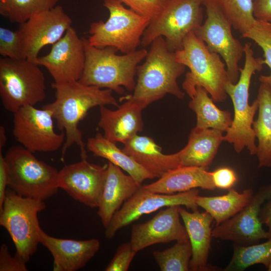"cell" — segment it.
<instances>
[{"instance_id": "6da1fadb", "label": "cell", "mask_w": 271, "mask_h": 271, "mask_svg": "<svg viewBox=\"0 0 271 271\" xmlns=\"http://www.w3.org/2000/svg\"><path fill=\"white\" fill-rule=\"evenodd\" d=\"M52 87L55 91V100L42 108L51 112L58 128L65 133L62 157L68 149L76 144L80 148L81 159H87L86 144L78 127L79 123L93 107L108 105L117 107L119 105L113 95V91L86 85L76 80L54 82Z\"/></svg>"}, {"instance_id": "7a4b0ae2", "label": "cell", "mask_w": 271, "mask_h": 271, "mask_svg": "<svg viewBox=\"0 0 271 271\" xmlns=\"http://www.w3.org/2000/svg\"><path fill=\"white\" fill-rule=\"evenodd\" d=\"M145 59L137 67L133 93L125 98L137 102L144 108L167 94L183 99L185 93L180 88L177 79L186 66L176 60L175 52L168 49L164 37L160 36L152 42Z\"/></svg>"}, {"instance_id": "3957f363", "label": "cell", "mask_w": 271, "mask_h": 271, "mask_svg": "<svg viewBox=\"0 0 271 271\" xmlns=\"http://www.w3.org/2000/svg\"><path fill=\"white\" fill-rule=\"evenodd\" d=\"M85 63L80 83L102 89H108L121 95L124 87L133 91L137 69L146 57L148 51L140 50L119 55L113 47L98 48L91 45L87 39L83 38Z\"/></svg>"}, {"instance_id": "277c9868", "label": "cell", "mask_w": 271, "mask_h": 271, "mask_svg": "<svg viewBox=\"0 0 271 271\" xmlns=\"http://www.w3.org/2000/svg\"><path fill=\"white\" fill-rule=\"evenodd\" d=\"M176 60L190 71L186 74L182 88L191 98L197 86H202L214 102L224 101L225 87L229 79L226 65L220 55L210 52L193 32L185 38L182 48L175 52Z\"/></svg>"}, {"instance_id": "5b68a950", "label": "cell", "mask_w": 271, "mask_h": 271, "mask_svg": "<svg viewBox=\"0 0 271 271\" xmlns=\"http://www.w3.org/2000/svg\"><path fill=\"white\" fill-rule=\"evenodd\" d=\"M244 64L242 68L239 69L238 81L235 84L229 81L225 87L226 93L232 101L234 116L231 126L223 137V141L232 144L237 153L246 148L250 155H255L257 146L252 123L258 108V102L256 99L249 105V90L252 75L256 71L262 69L264 62L263 59L254 57L249 43L244 46Z\"/></svg>"}, {"instance_id": "8992f818", "label": "cell", "mask_w": 271, "mask_h": 271, "mask_svg": "<svg viewBox=\"0 0 271 271\" xmlns=\"http://www.w3.org/2000/svg\"><path fill=\"white\" fill-rule=\"evenodd\" d=\"M109 18L90 24L89 43L94 47H113L123 54L137 50L151 19L126 8L118 0H104Z\"/></svg>"}, {"instance_id": "52a82bcc", "label": "cell", "mask_w": 271, "mask_h": 271, "mask_svg": "<svg viewBox=\"0 0 271 271\" xmlns=\"http://www.w3.org/2000/svg\"><path fill=\"white\" fill-rule=\"evenodd\" d=\"M4 157L8 186L17 194L44 201L57 192L59 171L55 167L38 160L22 146L10 148Z\"/></svg>"}, {"instance_id": "ba28073f", "label": "cell", "mask_w": 271, "mask_h": 271, "mask_svg": "<svg viewBox=\"0 0 271 271\" xmlns=\"http://www.w3.org/2000/svg\"><path fill=\"white\" fill-rule=\"evenodd\" d=\"M36 63L27 59H0V97L5 109L15 113L46 97L45 78Z\"/></svg>"}, {"instance_id": "9c48e42d", "label": "cell", "mask_w": 271, "mask_h": 271, "mask_svg": "<svg viewBox=\"0 0 271 271\" xmlns=\"http://www.w3.org/2000/svg\"><path fill=\"white\" fill-rule=\"evenodd\" d=\"M44 201L21 196L7 189L2 209L0 225L9 233L16 253L27 262L37 250L41 227L38 218L44 210Z\"/></svg>"}, {"instance_id": "30bf717a", "label": "cell", "mask_w": 271, "mask_h": 271, "mask_svg": "<svg viewBox=\"0 0 271 271\" xmlns=\"http://www.w3.org/2000/svg\"><path fill=\"white\" fill-rule=\"evenodd\" d=\"M205 0H170L160 14L151 20L141 41L145 48L157 38H164L172 52L181 50L186 36L203 23Z\"/></svg>"}, {"instance_id": "8fae6325", "label": "cell", "mask_w": 271, "mask_h": 271, "mask_svg": "<svg viewBox=\"0 0 271 271\" xmlns=\"http://www.w3.org/2000/svg\"><path fill=\"white\" fill-rule=\"evenodd\" d=\"M207 18L194 31L209 50L219 54L226 66L229 81L235 84L239 77L238 63L244 54V46L232 35V26L213 0H205Z\"/></svg>"}, {"instance_id": "7c38bea8", "label": "cell", "mask_w": 271, "mask_h": 271, "mask_svg": "<svg viewBox=\"0 0 271 271\" xmlns=\"http://www.w3.org/2000/svg\"><path fill=\"white\" fill-rule=\"evenodd\" d=\"M13 114V136L27 150L34 154L50 153L63 146L65 133L55 131L49 110L29 105Z\"/></svg>"}, {"instance_id": "4fadbf2b", "label": "cell", "mask_w": 271, "mask_h": 271, "mask_svg": "<svg viewBox=\"0 0 271 271\" xmlns=\"http://www.w3.org/2000/svg\"><path fill=\"white\" fill-rule=\"evenodd\" d=\"M199 194L197 188L176 194L154 193L141 187L114 214L105 228V237L112 238L116 232L140 218L144 214L155 212L164 207L185 206L192 211L198 210L196 198Z\"/></svg>"}, {"instance_id": "5bb4252c", "label": "cell", "mask_w": 271, "mask_h": 271, "mask_svg": "<svg viewBox=\"0 0 271 271\" xmlns=\"http://www.w3.org/2000/svg\"><path fill=\"white\" fill-rule=\"evenodd\" d=\"M72 23L63 8L57 5L20 24L18 30L22 40V58L36 63L41 50L60 39Z\"/></svg>"}, {"instance_id": "9a60e30c", "label": "cell", "mask_w": 271, "mask_h": 271, "mask_svg": "<svg viewBox=\"0 0 271 271\" xmlns=\"http://www.w3.org/2000/svg\"><path fill=\"white\" fill-rule=\"evenodd\" d=\"M271 198V183L254 193L249 203L232 217L216 226L212 236L234 243L249 245L258 243L271 234L262 227L259 215L263 204Z\"/></svg>"}, {"instance_id": "2e32d148", "label": "cell", "mask_w": 271, "mask_h": 271, "mask_svg": "<svg viewBox=\"0 0 271 271\" xmlns=\"http://www.w3.org/2000/svg\"><path fill=\"white\" fill-rule=\"evenodd\" d=\"M36 63L47 69L54 82L78 81L85 63L83 39L71 27L52 45L49 53L38 57Z\"/></svg>"}, {"instance_id": "e0dca14e", "label": "cell", "mask_w": 271, "mask_h": 271, "mask_svg": "<svg viewBox=\"0 0 271 271\" xmlns=\"http://www.w3.org/2000/svg\"><path fill=\"white\" fill-rule=\"evenodd\" d=\"M107 164L100 166L87 159L66 165L58 175V186L69 195L91 208L98 207L107 174Z\"/></svg>"}, {"instance_id": "ac0fdd59", "label": "cell", "mask_w": 271, "mask_h": 271, "mask_svg": "<svg viewBox=\"0 0 271 271\" xmlns=\"http://www.w3.org/2000/svg\"><path fill=\"white\" fill-rule=\"evenodd\" d=\"M179 206L161 210L150 220L133 224L130 243L137 252L157 243L189 239L184 225L180 219Z\"/></svg>"}, {"instance_id": "d6986e66", "label": "cell", "mask_w": 271, "mask_h": 271, "mask_svg": "<svg viewBox=\"0 0 271 271\" xmlns=\"http://www.w3.org/2000/svg\"><path fill=\"white\" fill-rule=\"evenodd\" d=\"M39 243L52 254L54 271H76L84 267L99 250L100 241L95 238L78 240L50 236L41 228Z\"/></svg>"}, {"instance_id": "ffe728a7", "label": "cell", "mask_w": 271, "mask_h": 271, "mask_svg": "<svg viewBox=\"0 0 271 271\" xmlns=\"http://www.w3.org/2000/svg\"><path fill=\"white\" fill-rule=\"evenodd\" d=\"M115 110L106 106L99 108L98 126L103 131L108 140L123 144L137 135L144 128L142 115L144 108L137 102L129 98Z\"/></svg>"}, {"instance_id": "44dd1931", "label": "cell", "mask_w": 271, "mask_h": 271, "mask_svg": "<svg viewBox=\"0 0 271 271\" xmlns=\"http://www.w3.org/2000/svg\"><path fill=\"white\" fill-rule=\"evenodd\" d=\"M131 176L108 162L105 181L100 196L97 214L106 228L114 214L141 187Z\"/></svg>"}, {"instance_id": "7402d4cb", "label": "cell", "mask_w": 271, "mask_h": 271, "mask_svg": "<svg viewBox=\"0 0 271 271\" xmlns=\"http://www.w3.org/2000/svg\"><path fill=\"white\" fill-rule=\"evenodd\" d=\"M179 213L186 228L192 247L190 268L192 271L215 270L217 267L208 263L213 218L207 212L198 210L190 212L179 206Z\"/></svg>"}, {"instance_id": "603a6c76", "label": "cell", "mask_w": 271, "mask_h": 271, "mask_svg": "<svg viewBox=\"0 0 271 271\" xmlns=\"http://www.w3.org/2000/svg\"><path fill=\"white\" fill-rule=\"evenodd\" d=\"M123 145L122 150L154 178H160L180 167L178 152L163 154L161 147L149 137L137 134Z\"/></svg>"}, {"instance_id": "cb8c5ba5", "label": "cell", "mask_w": 271, "mask_h": 271, "mask_svg": "<svg viewBox=\"0 0 271 271\" xmlns=\"http://www.w3.org/2000/svg\"><path fill=\"white\" fill-rule=\"evenodd\" d=\"M208 169L179 167L169 171L157 181L143 187L149 191L165 194H173L198 188L214 190L216 187Z\"/></svg>"}, {"instance_id": "d4e9b609", "label": "cell", "mask_w": 271, "mask_h": 271, "mask_svg": "<svg viewBox=\"0 0 271 271\" xmlns=\"http://www.w3.org/2000/svg\"><path fill=\"white\" fill-rule=\"evenodd\" d=\"M223 131L212 128H193L188 143L178 155L180 167L208 168L223 141Z\"/></svg>"}, {"instance_id": "484cf974", "label": "cell", "mask_w": 271, "mask_h": 271, "mask_svg": "<svg viewBox=\"0 0 271 271\" xmlns=\"http://www.w3.org/2000/svg\"><path fill=\"white\" fill-rule=\"evenodd\" d=\"M86 148L94 156L104 158L126 172L141 185L145 180L154 178L122 149L118 148L115 143L106 139L101 133L98 132L88 139Z\"/></svg>"}, {"instance_id": "4316f807", "label": "cell", "mask_w": 271, "mask_h": 271, "mask_svg": "<svg viewBox=\"0 0 271 271\" xmlns=\"http://www.w3.org/2000/svg\"><path fill=\"white\" fill-rule=\"evenodd\" d=\"M256 99L258 116L252 128L258 140L256 156L259 167H271V86L261 83Z\"/></svg>"}, {"instance_id": "83f0119b", "label": "cell", "mask_w": 271, "mask_h": 271, "mask_svg": "<svg viewBox=\"0 0 271 271\" xmlns=\"http://www.w3.org/2000/svg\"><path fill=\"white\" fill-rule=\"evenodd\" d=\"M254 194L251 189L239 193L233 188L223 195L204 197L198 195L196 203L213 218L216 226L240 212L250 201Z\"/></svg>"}, {"instance_id": "f1b7e54d", "label": "cell", "mask_w": 271, "mask_h": 271, "mask_svg": "<svg viewBox=\"0 0 271 271\" xmlns=\"http://www.w3.org/2000/svg\"><path fill=\"white\" fill-rule=\"evenodd\" d=\"M202 86H197L188 106L196 114V127L212 128L226 132L231 125V113L219 109Z\"/></svg>"}, {"instance_id": "f546056e", "label": "cell", "mask_w": 271, "mask_h": 271, "mask_svg": "<svg viewBox=\"0 0 271 271\" xmlns=\"http://www.w3.org/2000/svg\"><path fill=\"white\" fill-rule=\"evenodd\" d=\"M256 264H262L267 270L271 271V238L260 244L234 243L232 258L223 270L241 271Z\"/></svg>"}, {"instance_id": "4dcf8cb0", "label": "cell", "mask_w": 271, "mask_h": 271, "mask_svg": "<svg viewBox=\"0 0 271 271\" xmlns=\"http://www.w3.org/2000/svg\"><path fill=\"white\" fill-rule=\"evenodd\" d=\"M242 36L254 25V0H213Z\"/></svg>"}, {"instance_id": "1f68e13d", "label": "cell", "mask_w": 271, "mask_h": 271, "mask_svg": "<svg viewBox=\"0 0 271 271\" xmlns=\"http://www.w3.org/2000/svg\"><path fill=\"white\" fill-rule=\"evenodd\" d=\"M59 0H0V14L11 23L21 24L33 15L50 10Z\"/></svg>"}, {"instance_id": "d6a6232c", "label": "cell", "mask_w": 271, "mask_h": 271, "mask_svg": "<svg viewBox=\"0 0 271 271\" xmlns=\"http://www.w3.org/2000/svg\"><path fill=\"white\" fill-rule=\"evenodd\" d=\"M192 247L189 239L177 241L163 251L155 250L153 256L161 271L190 270Z\"/></svg>"}, {"instance_id": "836d02e7", "label": "cell", "mask_w": 271, "mask_h": 271, "mask_svg": "<svg viewBox=\"0 0 271 271\" xmlns=\"http://www.w3.org/2000/svg\"><path fill=\"white\" fill-rule=\"evenodd\" d=\"M243 37L253 40L263 52L264 64L271 71V22L257 20L252 28ZM259 80L271 86V73L269 75H261Z\"/></svg>"}, {"instance_id": "e575fe53", "label": "cell", "mask_w": 271, "mask_h": 271, "mask_svg": "<svg viewBox=\"0 0 271 271\" xmlns=\"http://www.w3.org/2000/svg\"><path fill=\"white\" fill-rule=\"evenodd\" d=\"M0 54L3 57L22 58V40L18 30L0 27Z\"/></svg>"}, {"instance_id": "d590c367", "label": "cell", "mask_w": 271, "mask_h": 271, "mask_svg": "<svg viewBox=\"0 0 271 271\" xmlns=\"http://www.w3.org/2000/svg\"><path fill=\"white\" fill-rule=\"evenodd\" d=\"M129 9L151 19L158 16L170 0H118Z\"/></svg>"}, {"instance_id": "8d00e7d4", "label": "cell", "mask_w": 271, "mask_h": 271, "mask_svg": "<svg viewBox=\"0 0 271 271\" xmlns=\"http://www.w3.org/2000/svg\"><path fill=\"white\" fill-rule=\"evenodd\" d=\"M137 253L130 242L120 244L104 270L127 271Z\"/></svg>"}, {"instance_id": "74e56055", "label": "cell", "mask_w": 271, "mask_h": 271, "mask_svg": "<svg viewBox=\"0 0 271 271\" xmlns=\"http://www.w3.org/2000/svg\"><path fill=\"white\" fill-rule=\"evenodd\" d=\"M27 261L16 253L12 256L7 245L3 244L0 249V271H27Z\"/></svg>"}, {"instance_id": "f35d334b", "label": "cell", "mask_w": 271, "mask_h": 271, "mask_svg": "<svg viewBox=\"0 0 271 271\" xmlns=\"http://www.w3.org/2000/svg\"><path fill=\"white\" fill-rule=\"evenodd\" d=\"M211 173L215 187L219 189L229 190L237 181L235 172L229 168H220Z\"/></svg>"}, {"instance_id": "ab89813d", "label": "cell", "mask_w": 271, "mask_h": 271, "mask_svg": "<svg viewBox=\"0 0 271 271\" xmlns=\"http://www.w3.org/2000/svg\"><path fill=\"white\" fill-rule=\"evenodd\" d=\"M253 14L257 20L271 22V0H254Z\"/></svg>"}, {"instance_id": "60d3db41", "label": "cell", "mask_w": 271, "mask_h": 271, "mask_svg": "<svg viewBox=\"0 0 271 271\" xmlns=\"http://www.w3.org/2000/svg\"><path fill=\"white\" fill-rule=\"evenodd\" d=\"M8 169L5 157L0 152V210L2 209L8 186Z\"/></svg>"}, {"instance_id": "b9f144b4", "label": "cell", "mask_w": 271, "mask_h": 271, "mask_svg": "<svg viewBox=\"0 0 271 271\" xmlns=\"http://www.w3.org/2000/svg\"><path fill=\"white\" fill-rule=\"evenodd\" d=\"M259 217L261 223L268 228V232L271 234V198L263 204Z\"/></svg>"}, {"instance_id": "7bdbcfd3", "label": "cell", "mask_w": 271, "mask_h": 271, "mask_svg": "<svg viewBox=\"0 0 271 271\" xmlns=\"http://www.w3.org/2000/svg\"><path fill=\"white\" fill-rule=\"evenodd\" d=\"M7 142V136L6 130L3 125L0 126V152H2L3 149L5 146Z\"/></svg>"}]
</instances>
